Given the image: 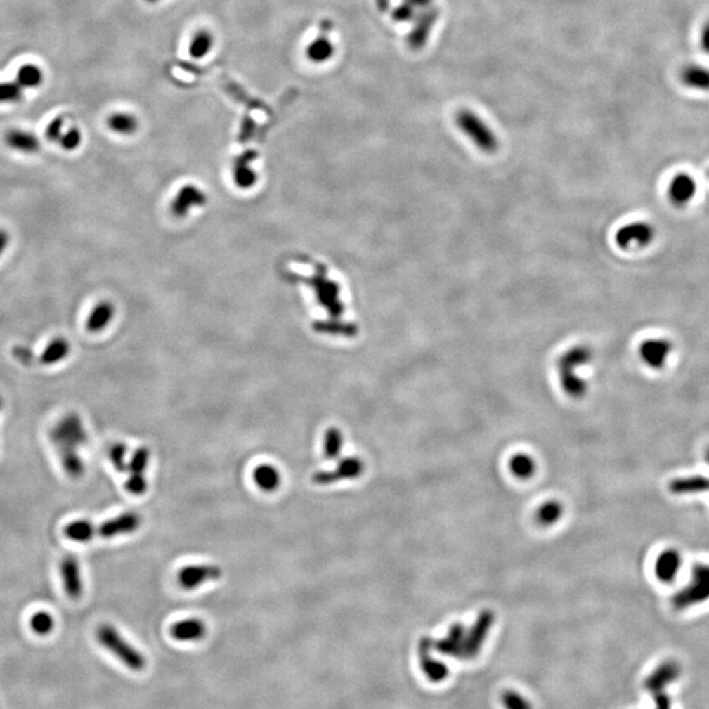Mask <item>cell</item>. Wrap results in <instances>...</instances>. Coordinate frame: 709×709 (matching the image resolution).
Returning <instances> with one entry per match:
<instances>
[{
    "instance_id": "obj_1",
    "label": "cell",
    "mask_w": 709,
    "mask_h": 709,
    "mask_svg": "<svg viewBox=\"0 0 709 709\" xmlns=\"http://www.w3.org/2000/svg\"><path fill=\"white\" fill-rule=\"evenodd\" d=\"M592 360V350L586 344L573 346L565 351L557 361L559 382L562 390L571 398H580L587 391V382L577 373Z\"/></svg>"
},
{
    "instance_id": "obj_2",
    "label": "cell",
    "mask_w": 709,
    "mask_h": 709,
    "mask_svg": "<svg viewBox=\"0 0 709 709\" xmlns=\"http://www.w3.org/2000/svg\"><path fill=\"white\" fill-rule=\"evenodd\" d=\"M96 637L103 648L110 651L116 658L133 671H141L146 666V659L140 650L136 649L124 639L120 632L110 624H103L96 632Z\"/></svg>"
},
{
    "instance_id": "obj_3",
    "label": "cell",
    "mask_w": 709,
    "mask_h": 709,
    "mask_svg": "<svg viewBox=\"0 0 709 709\" xmlns=\"http://www.w3.org/2000/svg\"><path fill=\"white\" fill-rule=\"evenodd\" d=\"M456 125L482 152L494 154L500 150L497 134L477 113L469 110H460L456 115Z\"/></svg>"
},
{
    "instance_id": "obj_4",
    "label": "cell",
    "mask_w": 709,
    "mask_h": 709,
    "mask_svg": "<svg viewBox=\"0 0 709 709\" xmlns=\"http://www.w3.org/2000/svg\"><path fill=\"white\" fill-rule=\"evenodd\" d=\"M709 600V564H695L689 582L671 598L672 607L687 609Z\"/></svg>"
},
{
    "instance_id": "obj_5",
    "label": "cell",
    "mask_w": 709,
    "mask_h": 709,
    "mask_svg": "<svg viewBox=\"0 0 709 709\" xmlns=\"http://www.w3.org/2000/svg\"><path fill=\"white\" fill-rule=\"evenodd\" d=\"M656 238V229L649 222L636 221L621 226L615 234V242L621 250L645 249Z\"/></svg>"
},
{
    "instance_id": "obj_6",
    "label": "cell",
    "mask_w": 709,
    "mask_h": 709,
    "mask_svg": "<svg viewBox=\"0 0 709 709\" xmlns=\"http://www.w3.org/2000/svg\"><path fill=\"white\" fill-rule=\"evenodd\" d=\"M365 465L363 460L359 457H346L340 460L339 464L337 465L335 469L320 470L314 473L313 482L320 486L332 485L335 482L343 480H355L359 479L360 476L364 473Z\"/></svg>"
},
{
    "instance_id": "obj_7",
    "label": "cell",
    "mask_w": 709,
    "mask_h": 709,
    "mask_svg": "<svg viewBox=\"0 0 709 709\" xmlns=\"http://www.w3.org/2000/svg\"><path fill=\"white\" fill-rule=\"evenodd\" d=\"M493 623H494V613L491 611L481 612L471 630L465 635L462 644V658H474L480 653L481 646L488 637Z\"/></svg>"
},
{
    "instance_id": "obj_8",
    "label": "cell",
    "mask_w": 709,
    "mask_h": 709,
    "mask_svg": "<svg viewBox=\"0 0 709 709\" xmlns=\"http://www.w3.org/2000/svg\"><path fill=\"white\" fill-rule=\"evenodd\" d=\"M672 352V344L666 338L645 339L639 347V359L650 370H662Z\"/></svg>"
},
{
    "instance_id": "obj_9",
    "label": "cell",
    "mask_w": 709,
    "mask_h": 709,
    "mask_svg": "<svg viewBox=\"0 0 709 709\" xmlns=\"http://www.w3.org/2000/svg\"><path fill=\"white\" fill-rule=\"evenodd\" d=\"M53 439L60 444V450L74 448L86 443V431L80 422L79 417L75 414L67 415L65 419L60 420L58 426L53 431Z\"/></svg>"
},
{
    "instance_id": "obj_10",
    "label": "cell",
    "mask_w": 709,
    "mask_h": 709,
    "mask_svg": "<svg viewBox=\"0 0 709 709\" xmlns=\"http://www.w3.org/2000/svg\"><path fill=\"white\" fill-rule=\"evenodd\" d=\"M222 569L219 565H190L184 566L178 574V582L184 590H195L210 580H220Z\"/></svg>"
},
{
    "instance_id": "obj_11",
    "label": "cell",
    "mask_w": 709,
    "mask_h": 709,
    "mask_svg": "<svg viewBox=\"0 0 709 709\" xmlns=\"http://www.w3.org/2000/svg\"><path fill=\"white\" fill-rule=\"evenodd\" d=\"M698 183L687 172L675 174L668 186V196L672 205L686 207L696 196Z\"/></svg>"
},
{
    "instance_id": "obj_12",
    "label": "cell",
    "mask_w": 709,
    "mask_h": 709,
    "mask_svg": "<svg viewBox=\"0 0 709 709\" xmlns=\"http://www.w3.org/2000/svg\"><path fill=\"white\" fill-rule=\"evenodd\" d=\"M60 574L63 590L72 600H78L83 594V580L80 565L75 556H66L60 561Z\"/></svg>"
},
{
    "instance_id": "obj_13",
    "label": "cell",
    "mask_w": 709,
    "mask_h": 709,
    "mask_svg": "<svg viewBox=\"0 0 709 709\" xmlns=\"http://www.w3.org/2000/svg\"><path fill=\"white\" fill-rule=\"evenodd\" d=\"M141 516L136 512H124L116 518L107 520L96 530L103 539H113L121 535H129L140 528Z\"/></svg>"
},
{
    "instance_id": "obj_14",
    "label": "cell",
    "mask_w": 709,
    "mask_h": 709,
    "mask_svg": "<svg viewBox=\"0 0 709 709\" xmlns=\"http://www.w3.org/2000/svg\"><path fill=\"white\" fill-rule=\"evenodd\" d=\"M434 649V641L430 639H420L418 653H419L420 666L424 675L431 682H441L448 677V668L438 659L432 658L431 650Z\"/></svg>"
},
{
    "instance_id": "obj_15",
    "label": "cell",
    "mask_w": 709,
    "mask_h": 709,
    "mask_svg": "<svg viewBox=\"0 0 709 709\" xmlns=\"http://www.w3.org/2000/svg\"><path fill=\"white\" fill-rule=\"evenodd\" d=\"M682 566V556L679 550L668 548L662 550L654 564V573L659 582L662 583H672Z\"/></svg>"
},
{
    "instance_id": "obj_16",
    "label": "cell",
    "mask_w": 709,
    "mask_h": 709,
    "mask_svg": "<svg viewBox=\"0 0 709 709\" xmlns=\"http://www.w3.org/2000/svg\"><path fill=\"white\" fill-rule=\"evenodd\" d=\"M680 674L679 665L674 661H666L654 670L648 679L645 680V689L649 692L654 689H666L670 683L678 679Z\"/></svg>"
},
{
    "instance_id": "obj_17",
    "label": "cell",
    "mask_w": 709,
    "mask_h": 709,
    "mask_svg": "<svg viewBox=\"0 0 709 709\" xmlns=\"http://www.w3.org/2000/svg\"><path fill=\"white\" fill-rule=\"evenodd\" d=\"M467 630L461 624H455L450 628L447 637L434 642V648L444 656L462 658V644Z\"/></svg>"
},
{
    "instance_id": "obj_18",
    "label": "cell",
    "mask_w": 709,
    "mask_h": 709,
    "mask_svg": "<svg viewBox=\"0 0 709 709\" xmlns=\"http://www.w3.org/2000/svg\"><path fill=\"white\" fill-rule=\"evenodd\" d=\"M170 635L172 639L181 642H192L204 639L207 635V627L200 619L192 618L183 621H178L171 627Z\"/></svg>"
},
{
    "instance_id": "obj_19",
    "label": "cell",
    "mask_w": 709,
    "mask_h": 709,
    "mask_svg": "<svg viewBox=\"0 0 709 709\" xmlns=\"http://www.w3.org/2000/svg\"><path fill=\"white\" fill-rule=\"evenodd\" d=\"M669 491L674 495H695L709 491V479L704 476H686L670 481Z\"/></svg>"
},
{
    "instance_id": "obj_20",
    "label": "cell",
    "mask_w": 709,
    "mask_h": 709,
    "mask_svg": "<svg viewBox=\"0 0 709 709\" xmlns=\"http://www.w3.org/2000/svg\"><path fill=\"white\" fill-rule=\"evenodd\" d=\"M438 15H439V12L436 10L426 13L420 19L418 25L411 32L408 41H409V46L412 51H419L426 45V42L429 40V36H430L431 30L438 19Z\"/></svg>"
},
{
    "instance_id": "obj_21",
    "label": "cell",
    "mask_w": 709,
    "mask_h": 709,
    "mask_svg": "<svg viewBox=\"0 0 709 709\" xmlns=\"http://www.w3.org/2000/svg\"><path fill=\"white\" fill-rule=\"evenodd\" d=\"M680 79L689 89L709 91V69L700 65H687L680 71Z\"/></svg>"
},
{
    "instance_id": "obj_22",
    "label": "cell",
    "mask_w": 709,
    "mask_h": 709,
    "mask_svg": "<svg viewBox=\"0 0 709 709\" xmlns=\"http://www.w3.org/2000/svg\"><path fill=\"white\" fill-rule=\"evenodd\" d=\"M6 143L13 150L21 152H37L40 150V141L34 134L22 130H11L6 134Z\"/></svg>"
},
{
    "instance_id": "obj_23",
    "label": "cell",
    "mask_w": 709,
    "mask_h": 709,
    "mask_svg": "<svg viewBox=\"0 0 709 709\" xmlns=\"http://www.w3.org/2000/svg\"><path fill=\"white\" fill-rule=\"evenodd\" d=\"M63 533L74 542H89L95 538L96 528L89 520H72L69 524H66Z\"/></svg>"
},
{
    "instance_id": "obj_24",
    "label": "cell",
    "mask_w": 709,
    "mask_h": 709,
    "mask_svg": "<svg viewBox=\"0 0 709 709\" xmlns=\"http://www.w3.org/2000/svg\"><path fill=\"white\" fill-rule=\"evenodd\" d=\"M254 481L260 489L264 491H275L281 483V476L279 470L275 467L264 464L254 470Z\"/></svg>"
},
{
    "instance_id": "obj_25",
    "label": "cell",
    "mask_w": 709,
    "mask_h": 709,
    "mask_svg": "<svg viewBox=\"0 0 709 709\" xmlns=\"http://www.w3.org/2000/svg\"><path fill=\"white\" fill-rule=\"evenodd\" d=\"M112 317H113V306L110 302H100L91 311L90 317L87 320V330L90 332H99L107 327Z\"/></svg>"
},
{
    "instance_id": "obj_26",
    "label": "cell",
    "mask_w": 709,
    "mask_h": 709,
    "mask_svg": "<svg viewBox=\"0 0 709 709\" xmlns=\"http://www.w3.org/2000/svg\"><path fill=\"white\" fill-rule=\"evenodd\" d=\"M509 465L511 473L520 480H528L535 474V470H536L535 460L532 459L530 455H526V453L514 455L509 460Z\"/></svg>"
},
{
    "instance_id": "obj_27",
    "label": "cell",
    "mask_w": 709,
    "mask_h": 709,
    "mask_svg": "<svg viewBox=\"0 0 709 709\" xmlns=\"http://www.w3.org/2000/svg\"><path fill=\"white\" fill-rule=\"evenodd\" d=\"M69 352H70V344L67 340L54 339L42 352L40 358L41 363L45 365L57 364L62 360L66 359Z\"/></svg>"
},
{
    "instance_id": "obj_28",
    "label": "cell",
    "mask_w": 709,
    "mask_h": 709,
    "mask_svg": "<svg viewBox=\"0 0 709 709\" xmlns=\"http://www.w3.org/2000/svg\"><path fill=\"white\" fill-rule=\"evenodd\" d=\"M306 56L314 63H323L334 56V45L326 36H320L308 46Z\"/></svg>"
},
{
    "instance_id": "obj_29",
    "label": "cell",
    "mask_w": 709,
    "mask_h": 709,
    "mask_svg": "<svg viewBox=\"0 0 709 709\" xmlns=\"http://www.w3.org/2000/svg\"><path fill=\"white\" fill-rule=\"evenodd\" d=\"M564 512V507L559 500H548L542 503L536 512L538 523L544 527H550L557 523Z\"/></svg>"
},
{
    "instance_id": "obj_30",
    "label": "cell",
    "mask_w": 709,
    "mask_h": 709,
    "mask_svg": "<svg viewBox=\"0 0 709 709\" xmlns=\"http://www.w3.org/2000/svg\"><path fill=\"white\" fill-rule=\"evenodd\" d=\"M60 460L66 473L72 479H79L84 474V464L74 448L60 450Z\"/></svg>"
},
{
    "instance_id": "obj_31",
    "label": "cell",
    "mask_w": 709,
    "mask_h": 709,
    "mask_svg": "<svg viewBox=\"0 0 709 709\" xmlns=\"http://www.w3.org/2000/svg\"><path fill=\"white\" fill-rule=\"evenodd\" d=\"M30 627L37 636H49L56 627V620L46 611H39L30 616Z\"/></svg>"
},
{
    "instance_id": "obj_32",
    "label": "cell",
    "mask_w": 709,
    "mask_h": 709,
    "mask_svg": "<svg viewBox=\"0 0 709 709\" xmlns=\"http://www.w3.org/2000/svg\"><path fill=\"white\" fill-rule=\"evenodd\" d=\"M213 36L208 30H200L197 32L193 39L190 41V54L193 58H204L205 56L209 54V51L213 48Z\"/></svg>"
},
{
    "instance_id": "obj_33",
    "label": "cell",
    "mask_w": 709,
    "mask_h": 709,
    "mask_svg": "<svg viewBox=\"0 0 709 709\" xmlns=\"http://www.w3.org/2000/svg\"><path fill=\"white\" fill-rule=\"evenodd\" d=\"M343 447V435L339 429L337 427H330L325 434V456L329 460L338 459Z\"/></svg>"
},
{
    "instance_id": "obj_34",
    "label": "cell",
    "mask_w": 709,
    "mask_h": 709,
    "mask_svg": "<svg viewBox=\"0 0 709 709\" xmlns=\"http://www.w3.org/2000/svg\"><path fill=\"white\" fill-rule=\"evenodd\" d=\"M42 79H44V77H42V72H41L40 69L37 66H33V65L22 66V67L19 69L18 75H16L18 84L20 87H27V89L39 87Z\"/></svg>"
},
{
    "instance_id": "obj_35",
    "label": "cell",
    "mask_w": 709,
    "mask_h": 709,
    "mask_svg": "<svg viewBox=\"0 0 709 709\" xmlns=\"http://www.w3.org/2000/svg\"><path fill=\"white\" fill-rule=\"evenodd\" d=\"M138 122L128 113H115L108 119V126L120 134H130L137 129Z\"/></svg>"
},
{
    "instance_id": "obj_36",
    "label": "cell",
    "mask_w": 709,
    "mask_h": 709,
    "mask_svg": "<svg viewBox=\"0 0 709 709\" xmlns=\"http://www.w3.org/2000/svg\"><path fill=\"white\" fill-rule=\"evenodd\" d=\"M150 450L145 447H141L134 450L128 462V471L130 474H145V470L149 467Z\"/></svg>"
},
{
    "instance_id": "obj_37",
    "label": "cell",
    "mask_w": 709,
    "mask_h": 709,
    "mask_svg": "<svg viewBox=\"0 0 709 709\" xmlns=\"http://www.w3.org/2000/svg\"><path fill=\"white\" fill-rule=\"evenodd\" d=\"M126 452H128V448L122 443H116V444H113L110 447V461H112V464H113V467L116 468V470H119L120 473L128 471V462L125 460Z\"/></svg>"
},
{
    "instance_id": "obj_38",
    "label": "cell",
    "mask_w": 709,
    "mask_h": 709,
    "mask_svg": "<svg viewBox=\"0 0 709 709\" xmlns=\"http://www.w3.org/2000/svg\"><path fill=\"white\" fill-rule=\"evenodd\" d=\"M22 98V87L12 82L0 83V103H16Z\"/></svg>"
},
{
    "instance_id": "obj_39",
    "label": "cell",
    "mask_w": 709,
    "mask_h": 709,
    "mask_svg": "<svg viewBox=\"0 0 709 709\" xmlns=\"http://www.w3.org/2000/svg\"><path fill=\"white\" fill-rule=\"evenodd\" d=\"M502 704L506 709H532L530 701L515 691L507 689L502 694Z\"/></svg>"
},
{
    "instance_id": "obj_40",
    "label": "cell",
    "mask_w": 709,
    "mask_h": 709,
    "mask_svg": "<svg viewBox=\"0 0 709 709\" xmlns=\"http://www.w3.org/2000/svg\"><path fill=\"white\" fill-rule=\"evenodd\" d=\"M148 481L145 479V474H130L129 479L125 482V489L129 491L131 495H143L148 490Z\"/></svg>"
},
{
    "instance_id": "obj_41",
    "label": "cell",
    "mask_w": 709,
    "mask_h": 709,
    "mask_svg": "<svg viewBox=\"0 0 709 709\" xmlns=\"http://www.w3.org/2000/svg\"><path fill=\"white\" fill-rule=\"evenodd\" d=\"M80 141H82V136H80L79 130L71 129L60 137V146L65 150H75L79 146Z\"/></svg>"
},
{
    "instance_id": "obj_42",
    "label": "cell",
    "mask_w": 709,
    "mask_h": 709,
    "mask_svg": "<svg viewBox=\"0 0 709 709\" xmlns=\"http://www.w3.org/2000/svg\"><path fill=\"white\" fill-rule=\"evenodd\" d=\"M65 124L63 117H57L51 121L46 129V137L49 141H60L62 137V126Z\"/></svg>"
},
{
    "instance_id": "obj_43",
    "label": "cell",
    "mask_w": 709,
    "mask_h": 709,
    "mask_svg": "<svg viewBox=\"0 0 709 709\" xmlns=\"http://www.w3.org/2000/svg\"><path fill=\"white\" fill-rule=\"evenodd\" d=\"M650 694H653V698L656 701V709H671V701L666 695L665 689H654Z\"/></svg>"
},
{
    "instance_id": "obj_44",
    "label": "cell",
    "mask_w": 709,
    "mask_h": 709,
    "mask_svg": "<svg viewBox=\"0 0 709 709\" xmlns=\"http://www.w3.org/2000/svg\"><path fill=\"white\" fill-rule=\"evenodd\" d=\"M412 16H414V7L411 4H409V3L401 6V7L396 8V11L393 12V19L401 21V22L410 20Z\"/></svg>"
},
{
    "instance_id": "obj_45",
    "label": "cell",
    "mask_w": 709,
    "mask_h": 709,
    "mask_svg": "<svg viewBox=\"0 0 709 709\" xmlns=\"http://www.w3.org/2000/svg\"><path fill=\"white\" fill-rule=\"evenodd\" d=\"M700 48L701 51L709 54V20L704 24L700 33Z\"/></svg>"
},
{
    "instance_id": "obj_46",
    "label": "cell",
    "mask_w": 709,
    "mask_h": 709,
    "mask_svg": "<svg viewBox=\"0 0 709 709\" xmlns=\"http://www.w3.org/2000/svg\"><path fill=\"white\" fill-rule=\"evenodd\" d=\"M7 245H8V234L4 230H0V255L6 250Z\"/></svg>"
},
{
    "instance_id": "obj_47",
    "label": "cell",
    "mask_w": 709,
    "mask_h": 709,
    "mask_svg": "<svg viewBox=\"0 0 709 709\" xmlns=\"http://www.w3.org/2000/svg\"><path fill=\"white\" fill-rule=\"evenodd\" d=\"M408 1L412 7H415V6L417 7H427L432 3V0H408Z\"/></svg>"
},
{
    "instance_id": "obj_48",
    "label": "cell",
    "mask_w": 709,
    "mask_h": 709,
    "mask_svg": "<svg viewBox=\"0 0 709 709\" xmlns=\"http://www.w3.org/2000/svg\"><path fill=\"white\" fill-rule=\"evenodd\" d=\"M377 1H379L381 10H385L388 7V0H377Z\"/></svg>"
},
{
    "instance_id": "obj_49",
    "label": "cell",
    "mask_w": 709,
    "mask_h": 709,
    "mask_svg": "<svg viewBox=\"0 0 709 709\" xmlns=\"http://www.w3.org/2000/svg\"><path fill=\"white\" fill-rule=\"evenodd\" d=\"M705 460H707V462H708L709 465V448L708 450H705Z\"/></svg>"
},
{
    "instance_id": "obj_50",
    "label": "cell",
    "mask_w": 709,
    "mask_h": 709,
    "mask_svg": "<svg viewBox=\"0 0 709 709\" xmlns=\"http://www.w3.org/2000/svg\"><path fill=\"white\" fill-rule=\"evenodd\" d=\"M148 1H149V3H157V1H160V0H148Z\"/></svg>"
},
{
    "instance_id": "obj_51",
    "label": "cell",
    "mask_w": 709,
    "mask_h": 709,
    "mask_svg": "<svg viewBox=\"0 0 709 709\" xmlns=\"http://www.w3.org/2000/svg\"><path fill=\"white\" fill-rule=\"evenodd\" d=\"M0 409H1V398H0Z\"/></svg>"
}]
</instances>
